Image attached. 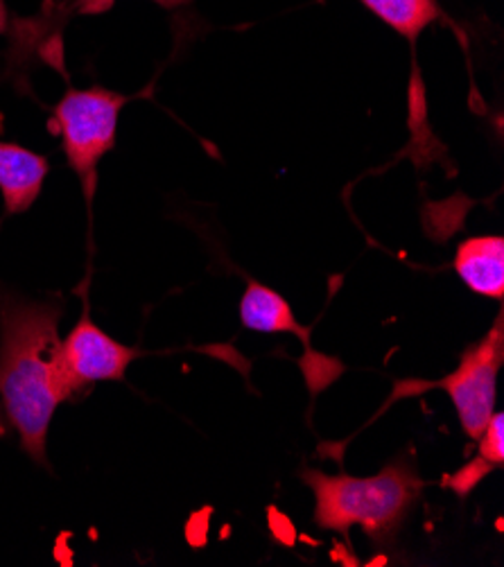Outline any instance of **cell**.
<instances>
[{
  "label": "cell",
  "mask_w": 504,
  "mask_h": 567,
  "mask_svg": "<svg viewBox=\"0 0 504 567\" xmlns=\"http://www.w3.org/2000/svg\"><path fill=\"white\" fill-rule=\"evenodd\" d=\"M0 419H3V408H0Z\"/></svg>",
  "instance_id": "cell-14"
},
{
  "label": "cell",
  "mask_w": 504,
  "mask_h": 567,
  "mask_svg": "<svg viewBox=\"0 0 504 567\" xmlns=\"http://www.w3.org/2000/svg\"><path fill=\"white\" fill-rule=\"evenodd\" d=\"M301 480L315 495L312 518L319 529L349 540V532L360 527L376 545L397 540L425 488L410 457L394 460L373 477L304 471Z\"/></svg>",
  "instance_id": "cell-2"
},
{
  "label": "cell",
  "mask_w": 504,
  "mask_h": 567,
  "mask_svg": "<svg viewBox=\"0 0 504 567\" xmlns=\"http://www.w3.org/2000/svg\"><path fill=\"white\" fill-rule=\"evenodd\" d=\"M141 349L121 344L109 337L89 315L84 297V312L66 339H62L60 367L71 399L102 380H125L130 364L143 358Z\"/></svg>",
  "instance_id": "cell-5"
},
{
  "label": "cell",
  "mask_w": 504,
  "mask_h": 567,
  "mask_svg": "<svg viewBox=\"0 0 504 567\" xmlns=\"http://www.w3.org/2000/svg\"><path fill=\"white\" fill-rule=\"evenodd\" d=\"M495 468L486 462V460H482L480 455L475 457V460H471L466 466H462L455 475H451L448 477V488H451L455 495H460V497H469L471 495V491L488 475V473H493Z\"/></svg>",
  "instance_id": "cell-11"
},
{
  "label": "cell",
  "mask_w": 504,
  "mask_h": 567,
  "mask_svg": "<svg viewBox=\"0 0 504 567\" xmlns=\"http://www.w3.org/2000/svg\"><path fill=\"white\" fill-rule=\"evenodd\" d=\"M477 443V455L486 460L493 468H502L504 464V414L493 412L491 421L486 423L484 432L480 434Z\"/></svg>",
  "instance_id": "cell-10"
},
{
  "label": "cell",
  "mask_w": 504,
  "mask_h": 567,
  "mask_svg": "<svg viewBox=\"0 0 504 567\" xmlns=\"http://www.w3.org/2000/svg\"><path fill=\"white\" fill-rule=\"evenodd\" d=\"M464 286L486 299L502 301L504 297V238L475 236L460 243L455 262Z\"/></svg>",
  "instance_id": "cell-8"
},
{
  "label": "cell",
  "mask_w": 504,
  "mask_h": 567,
  "mask_svg": "<svg viewBox=\"0 0 504 567\" xmlns=\"http://www.w3.org/2000/svg\"><path fill=\"white\" fill-rule=\"evenodd\" d=\"M62 306L0 299V399L25 455L45 466L54 410L71 401L60 367Z\"/></svg>",
  "instance_id": "cell-1"
},
{
  "label": "cell",
  "mask_w": 504,
  "mask_h": 567,
  "mask_svg": "<svg viewBox=\"0 0 504 567\" xmlns=\"http://www.w3.org/2000/svg\"><path fill=\"white\" fill-rule=\"evenodd\" d=\"M48 173L50 163L45 156L19 143L0 141V195L8 215H21L37 202Z\"/></svg>",
  "instance_id": "cell-7"
},
{
  "label": "cell",
  "mask_w": 504,
  "mask_h": 567,
  "mask_svg": "<svg viewBox=\"0 0 504 567\" xmlns=\"http://www.w3.org/2000/svg\"><path fill=\"white\" fill-rule=\"evenodd\" d=\"M504 362V328H502V312H497L493 328L471 344L453 373H448L441 380H405L399 382L394 389L391 401L399 395L423 393L428 389H443L457 410L460 425L471 441H477L484 432L486 423L495 412V393H497V373Z\"/></svg>",
  "instance_id": "cell-4"
},
{
  "label": "cell",
  "mask_w": 504,
  "mask_h": 567,
  "mask_svg": "<svg viewBox=\"0 0 504 567\" xmlns=\"http://www.w3.org/2000/svg\"><path fill=\"white\" fill-rule=\"evenodd\" d=\"M10 28V17H8V6L6 0H0V34H6Z\"/></svg>",
  "instance_id": "cell-13"
},
{
  "label": "cell",
  "mask_w": 504,
  "mask_h": 567,
  "mask_svg": "<svg viewBox=\"0 0 504 567\" xmlns=\"http://www.w3.org/2000/svg\"><path fill=\"white\" fill-rule=\"evenodd\" d=\"M152 3H156L163 10H177V8H186V6L195 3V0H152ZM114 6H116V0H73V10L84 17L104 14Z\"/></svg>",
  "instance_id": "cell-12"
},
{
  "label": "cell",
  "mask_w": 504,
  "mask_h": 567,
  "mask_svg": "<svg viewBox=\"0 0 504 567\" xmlns=\"http://www.w3.org/2000/svg\"><path fill=\"white\" fill-rule=\"evenodd\" d=\"M127 95L104 86L69 89L52 109V132L60 134L62 150L80 179L86 204L97 190L100 161L116 147L121 111Z\"/></svg>",
  "instance_id": "cell-3"
},
{
  "label": "cell",
  "mask_w": 504,
  "mask_h": 567,
  "mask_svg": "<svg viewBox=\"0 0 504 567\" xmlns=\"http://www.w3.org/2000/svg\"><path fill=\"white\" fill-rule=\"evenodd\" d=\"M240 321L247 330L256 332H288L301 339L304 358L299 360L306 382L312 393L330 386L344 373V364L335 358H326L312 351V330L301 326L292 312V306L276 290L263 286L258 280H249L240 299Z\"/></svg>",
  "instance_id": "cell-6"
},
{
  "label": "cell",
  "mask_w": 504,
  "mask_h": 567,
  "mask_svg": "<svg viewBox=\"0 0 504 567\" xmlns=\"http://www.w3.org/2000/svg\"><path fill=\"white\" fill-rule=\"evenodd\" d=\"M360 3L408 41H416L441 17L436 0H360Z\"/></svg>",
  "instance_id": "cell-9"
}]
</instances>
